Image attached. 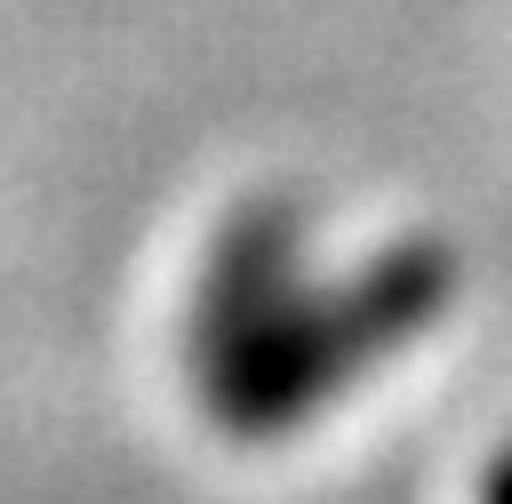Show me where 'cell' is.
Segmentation results:
<instances>
[{
	"mask_svg": "<svg viewBox=\"0 0 512 504\" xmlns=\"http://www.w3.org/2000/svg\"><path fill=\"white\" fill-rule=\"evenodd\" d=\"M416 320L408 272H368L320 288L288 216L224 224L192 296V384L208 416L240 440L304 424L384 336Z\"/></svg>",
	"mask_w": 512,
	"mask_h": 504,
	"instance_id": "1",
	"label": "cell"
}]
</instances>
